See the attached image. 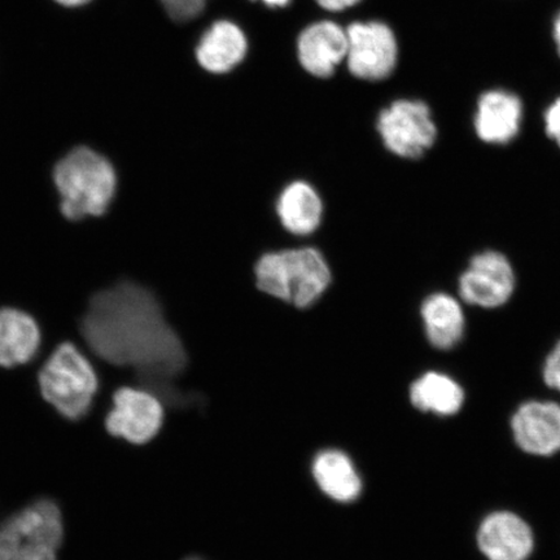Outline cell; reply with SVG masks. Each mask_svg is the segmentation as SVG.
<instances>
[{
	"label": "cell",
	"mask_w": 560,
	"mask_h": 560,
	"mask_svg": "<svg viewBox=\"0 0 560 560\" xmlns=\"http://www.w3.org/2000/svg\"><path fill=\"white\" fill-rule=\"evenodd\" d=\"M542 377L549 388L560 392V341L546 357Z\"/></svg>",
	"instance_id": "21"
},
{
	"label": "cell",
	"mask_w": 560,
	"mask_h": 560,
	"mask_svg": "<svg viewBox=\"0 0 560 560\" xmlns=\"http://www.w3.org/2000/svg\"><path fill=\"white\" fill-rule=\"evenodd\" d=\"M555 39L560 55V12L555 21Z\"/></svg>",
	"instance_id": "25"
},
{
	"label": "cell",
	"mask_w": 560,
	"mask_h": 560,
	"mask_svg": "<svg viewBox=\"0 0 560 560\" xmlns=\"http://www.w3.org/2000/svg\"><path fill=\"white\" fill-rule=\"evenodd\" d=\"M478 546L488 560H527L535 550V535L522 516L494 511L479 525Z\"/></svg>",
	"instance_id": "10"
},
{
	"label": "cell",
	"mask_w": 560,
	"mask_h": 560,
	"mask_svg": "<svg viewBox=\"0 0 560 560\" xmlns=\"http://www.w3.org/2000/svg\"><path fill=\"white\" fill-rule=\"evenodd\" d=\"M360 0H317V3L327 11L339 12L359 3Z\"/></svg>",
	"instance_id": "23"
},
{
	"label": "cell",
	"mask_w": 560,
	"mask_h": 560,
	"mask_svg": "<svg viewBox=\"0 0 560 560\" xmlns=\"http://www.w3.org/2000/svg\"><path fill=\"white\" fill-rule=\"evenodd\" d=\"M516 277L505 255L486 250L472 257L459 278L460 299L466 304L495 310L505 305L515 292Z\"/></svg>",
	"instance_id": "8"
},
{
	"label": "cell",
	"mask_w": 560,
	"mask_h": 560,
	"mask_svg": "<svg viewBox=\"0 0 560 560\" xmlns=\"http://www.w3.org/2000/svg\"><path fill=\"white\" fill-rule=\"evenodd\" d=\"M511 431L517 446L536 457L560 452V405L555 401H528L511 418Z\"/></svg>",
	"instance_id": "11"
},
{
	"label": "cell",
	"mask_w": 560,
	"mask_h": 560,
	"mask_svg": "<svg viewBox=\"0 0 560 560\" xmlns=\"http://www.w3.org/2000/svg\"><path fill=\"white\" fill-rule=\"evenodd\" d=\"M188 560H200V559H188Z\"/></svg>",
	"instance_id": "27"
},
{
	"label": "cell",
	"mask_w": 560,
	"mask_h": 560,
	"mask_svg": "<svg viewBox=\"0 0 560 560\" xmlns=\"http://www.w3.org/2000/svg\"><path fill=\"white\" fill-rule=\"evenodd\" d=\"M315 481L331 499L349 502L357 499L362 490L359 474L346 454L336 451L324 452L314 460Z\"/></svg>",
	"instance_id": "19"
},
{
	"label": "cell",
	"mask_w": 560,
	"mask_h": 560,
	"mask_svg": "<svg viewBox=\"0 0 560 560\" xmlns=\"http://www.w3.org/2000/svg\"><path fill=\"white\" fill-rule=\"evenodd\" d=\"M170 16L177 23H187L201 15L207 0H161Z\"/></svg>",
	"instance_id": "20"
},
{
	"label": "cell",
	"mask_w": 560,
	"mask_h": 560,
	"mask_svg": "<svg viewBox=\"0 0 560 560\" xmlns=\"http://www.w3.org/2000/svg\"><path fill=\"white\" fill-rule=\"evenodd\" d=\"M257 289L296 307H307L331 284L330 266L314 248L271 252L255 268Z\"/></svg>",
	"instance_id": "3"
},
{
	"label": "cell",
	"mask_w": 560,
	"mask_h": 560,
	"mask_svg": "<svg viewBox=\"0 0 560 560\" xmlns=\"http://www.w3.org/2000/svg\"><path fill=\"white\" fill-rule=\"evenodd\" d=\"M82 338L101 360L130 368L158 395L175 397L172 381L184 373V342L150 290L130 280L95 293L81 322Z\"/></svg>",
	"instance_id": "1"
},
{
	"label": "cell",
	"mask_w": 560,
	"mask_h": 560,
	"mask_svg": "<svg viewBox=\"0 0 560 560\" xmlns=\"http://www.w3.org/2000/svg\"><path fill=\"white\" fill-rule=\"evenodd\" d=\"M277 213L283 228L291 234L310 235L320 225L324 205L311 185L298 180L280 194Z\"/></svg>",
	"instance_id": "17"
},
{
	"label": "cell",
	"mask_w": 560,
	"mask_h": 560,
	"mask_svg": "<svg viewBox=\"0 0 560 560\" xmlns=\"http://www.w3.org/2000/svg\"><path fill=\"white\" fill-rule=\"evenodd\" d=\"M348 68L357 79L382 81L397 65V40L388 25L371 21L354 23L347 30Z\"/></svg>",
	"instance_id": "7"
},
{
	"label": "cell",
	"mask_w": 560,
	"mask_h": 560,
	"mask_svg": "<svg viewBox=\"0 0 560 560\" xmlns=\"http://www.w3.org/2000/svg\"><path fill=\"white\" fill-rule=\"evenodd\" d=\"M410 400L420 411L452 417L464 408L466 395L462 385L452 376L430 371L411 384Z\"/></svg>",
	"instance_id": "18"
},
{
	"label": "cell",
	"mask_w": 560,
	"mask_h": 560,
	"mask_svg": "<svg viewBox=\"0 0 560 560\" xmlns=\"http://www.w3.org/2000/svg\"><path fill=\"white\" fill-rule=\"evenodd\" d=\"M97 385L94 368L81 350L70 342L56 348L39 373L42 395L69 420L88 416Z\"/></svg>",
	"instance_id": "4"
},
{
	"label": "cell",
	"mask_w": 560,
	"mask_h": 560,
	"mask_svg": "<svg viewBox=\"0 0 560 560\" xmlns=\"http://www.w3.org/2000/svg\"><path fill=\"white\" fill-rule=\"evenodd\" d=\"M347 31L332 21H319L307 26L298 40L301 66L318 79L331 77L335 68L347 58Z\"/></svg>",
	"instance_id": "12"
},
{
	"label": "cell",
	"mask_w": 560,
	"mask_h": 560,
	"mask_svg": "<svg viewBox=\"0 0 560 560\" xmlns=\"http://www.w3.org/2000/svg\"><path fill=\"white\" fill-rule=\"evenodd\" d=\"M62 537L59 506L51 500H39L0 528V560H58Z\"/></svg>",
	"instance_id": "5"
},
{
	"label": "cell",
	"mask_w": 560,
	"mask_h": 560,
	"mask_svg": "<svg viewBox=\"0 0 560 560\" xmlns=\"http://www.w3.org/2000/svg\"><path fill=\"white\" fill-rule=\"evenodd\" d=\"M376 130L385 149L402 159L423 156L436 142L438 128L429 105L420 101H397L381 112Z\"/></svg>",
	"instance_id": "6"
},
{
	"label": "cell",
	"mask_w": 560,
	"mask_h": 560,
	"mask_svg": "<svg viewBox=\"0 0 560 560\" xmlns=\"http://www.w3.org/2000/svg\"><path fill=\"white\" fill-rule=\"evenodd\" d=\"M60 5L68 7V9H74V7H82L91 2V0H55Z\"/></svg>",
	"instance_id": "24"
},
{
	"label": "cell",
	"mask_w": 560,
	"mask_h": 560,
	"mask_svg": "<svg viewBox=\"0 0 560 560\" xmlns=\"http://www.w3.org/2000/svg\"><path fill=\"white\" fill-rule=\"evenodd\" d=\"M427 339L440 350H451L464 339L466 317L459 301L444 292L432 293L420 307Z\"/></svg>",
	"instance_id": "16"
},
{
	"label": "cell",
	"mask_w": 560,
	"mask_h": 560,
	"mask_svg": "<svg viewBox=\"0 0 560 560\" xmlns=\"http://www.w3.org/2000/svg\"><path fill=\"white\" fill-rule=\"evenodd\" d=\"M163 420V405L155 394L126 387L116 392L105 425L112 436L142 445L158 435Z\"/></svg>",
	"instance_id": "9"
},
{
	"label": "cell",
	"mask_w": 560,
	"mask_h": 560,
	"mask_svg": "<svg viewBox=\"0 0 560 560\" xmlns=\"http://www.w3.org/2000/svg\"><path fill=\"white\" fill-rule=\"evenodd\" d=\"M262 2L266 5L272 7V9H275V7H285V5H289L291 0H262Z\"/></svg>",
	"instance_id": "26"
},
{
	"label": "cell",
	"mask_w": 560,
	"mask_h": 560,
	"mask_svg": "<svg viewBox=\"0 0 560 560\" xmlns=\"http://www.w3.org/2000/svg\"><path fill=\"white\" fill-rule=\"evenodd\" d=\"M247 50V38L241 27L221 20L202 35L196 48V59L210 73H228L241 65Z\"/></svg>",
	"instance_id": "14"
},
{
	"label": "cell",
	"mask_w": 560,
	"mask_h": 560,
	"mask_svg": "<svg viewBox=\"0 0 560 560\" xmlns=\"http://www.w3.org/2000/svg\"><path fill=\"white\" fill-rule=\"evenodd\" d=\"M40 347V330L32 315L0 310V366L11 369L31 362Z\"/></svg>",
	"instance_id": "15"
},
{
	"label": "cell",
	"mask_w": 560,
	"mask_h": 560,
	"mask_svg": "<svg viewBox=\"0 0 560 560\" xmlns=\"http://www.w3.org/2000/svg\"><path fill=\"white\" fill-rule=\"evenodd\" d=\"M523 104L505 90H490L480 96L475 115L476 135L489 144H508L521 130Z\"/></svg>",
	"instance_id": "13"
},
{
	"label": "cell",
	"mask_w": 560,
	"mask_h": 560,
	"mask_svg": "<svg viewBox=\"0 0 560 560\" xmlns=\"http://www.w3.org/2000/svg\"><path fill=\"white\" fill-rule=\"evenodd\" d=\"M544 120L546 135L555 140L560 149V97L546 109Z\"/></svg>",
	"instance_id": "22"
},
{
	"label": "cell",
	"mask_w": 560,
	"mask_h": 560,
	"mask_svg": "<svg viewBox=\"0 0 560 560\" xmlns=\"http://www.w3.org/2000/svg\"><path fill=\"white\" fill-rule=\"evenodd\" d=\"M54 180L61 212L70 221L103 215L116 195L114 165L89 147H77L62 158L55 166Z\"/></svg>",
	"instance_id": "2"
}]
</instances>
